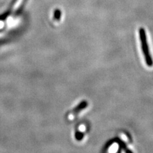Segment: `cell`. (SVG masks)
Returning <instances> with one entry per match:
<instances>
[{
	"label": "cell",
	"instance_id": "cell-5",
	"mask_svg": "<svg viewBox=\"0 0 153 153\" xmlns=\"http://www.w3.org/2000/svg\"><path fill=\"white\" fill-rule=\"evenodd\" d=\"M61 11L59 10H56L54 13V17L57 19V20H59L61 17Z\"/></svg>",
	"mask_w": 153,
	"mask_h": 153
},
{
	"label": "cell",
	"instance_id": "cell-1",
	"mask_svg": "<svg viewBox=\"0 0 153 153\" xmlns=\"http://www.w3.org/2000/svg\"><path fill=\"white\" fill-rule=\"evenodd\" d=\"M139 35H140V40L141 43L142 52L143 55H144L146 64L147 65V66L151 67L153 65V61L152 59V57L151 56L150 52H149V45H148V44H147L146 33L144 28L143 27L140 28Z\"/></svg>",
	"mask_w": 153,
	"mask_h": 153
},
{
	"label": "cell",
	"instance_id": "cell-3",
	"mask_svg": "<svg viewBox=\"0 0 153 153\" xmlns=\"http://www.w3.org/2000/svg\"><path fill=\"white\" fill-rule=\"evenodd\" d=\"M114 142H117V143H118V144L119 145V146H120V147L122 148V149H123L126 152H131V151L128 150V149L127 148V147H126L125 143H124V142H123V141L120 139V138H114Z\"/></svg>",
	"mask_w": 153,
	"mask_h": 153
},
{
	"label": "cell",
	"instance_id": "cell-2",
	"mask_svg": "<svg viewBox=\"0 0 153 153\" xmlns=\"http://www.w3.org/2000/svg\"><path fill=\"white\" fill-rule=\"evenodd\" d=\"M88 102L86 101H82L77 106H76L74 110L73 111L71 112V116H75L76 115H77L81 111H82V110H84L86 107L88 106Z\"/></svg>",
	"mask_w": 153,
	"mask_h": 153
},
{
	"label": "cell",
	"instance_id": "cell-4",
	"mask_svg": "<svg viewBox=\"0 0 153 153\" xmlns=\"http://www.w3.org/2000/svg\"><path fill=\"white\" fill-rule=\"evenodd\" d=\"M84 137V133L82 131H77L75 133V138L77 140H82Z\"/></svg>",
	"mask_w": 153,
	"mask_h": 153
}]
</instances>
